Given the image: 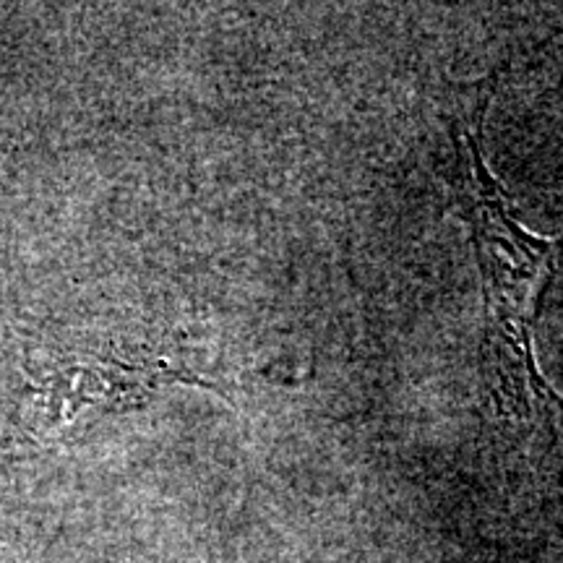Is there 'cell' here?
Instances as JSON below:
<instances>
[{
	"mask_svg": "<svg viewBox=\"0 0 563 563\" xmlns=\"http://www.w3.org/2000/svg\"><path fill=\"white\" fill-rule=\"evenodd\" d=\"M490 97V76L456 89L449 186L470 228L483 282L485 394L493 410L504 418L530 420L563 407L540 376L532 352L534 321L553 274L555 245L525 230L509 194L485 162L483 125Z\"/></svg>",
	"mask_w": 563,
	"mask_h": 563,
	"instance_id": "1",
	"label": "cell"
}]
</instances>
